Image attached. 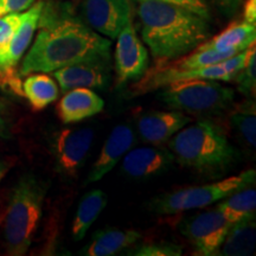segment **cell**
Segmentation results:
<instances>
[{"instance_id":"obj_1","label":"cell","mask_w":256,"mask_h":256,"mask_svg":"<svg viewBox=\"0 0 256 256\" xmlns=\"http://www.w3.org/2000/svg\"><path fill=\"white\" fill-rule=\"evenodd\" d=\"M38 34L25 55L19 78L52 72L62 66L100 56H110L112 42L101 36L74 12L69 2H44Z\"/></svg>"},{"instance_id":"obj_2","label":"cell","mask_w":256,"mask_h":256,"mask_svg":"<svg viewBox=\"0 0 256 256\" xmlns=\"http://www.w3.org/2000/svg\"><path fill=\"white\" fill-rule=\"evenodd\" d=\"M144 43L156 64L168 63L194 51L209 40V20L180 6L136 0Z\"/></svg>"},{"instance_id":"obj_3","label":"cell","mask_w":256,"mask_h":256,"mask_svg":"<svg viewBox=\"0 0 256 256\" xmlns=\"http://www.w3.org/2000/svg\"><path fill=\"white\" fill-rule=\"evenodd\" d=\"M168 142L179 165L200 172L222 171L236 158L224 130L209 120L185 126Z\"/></svg>"},{"instance_id":"obj_4","label":"cell","mask_w":256,"mask_h":256,"mask_svg":"<svg viewBox=\"0 0 256 256\" xmlns=\"http://www.w3.org/2000/svg\"><path fill=\"white\" fill-rule=\"evenodd\" d=\"M48 185L32 174H24L12 188L4 222L8 255H25L40 226Z\"/></svg>"},{"instance_id":"obj_5","label":"cell","mask_w":256,"mask_h":256,"mask_svg":"<svg viewBox=\"0 0 256 256\" xmlns=\"http://www.w3.org/2000/svg\"><path fill=\"white\" fill-rule=\"evenodd\" d=\"M159 100L174 110L197 115L223 113L234 104L235 92L215 80H191L162 88Z\"/></svg>"},{"instance_id":"obj_6","label":"cell","mask_w":256,"mask_h":256,"mask_svg":"<svg viewBox=\"0 0 256 256\" xmlns=\"http://www.w3.org/2000/svg\"><path fill=\"white\" fill-rule=\"evenodd\" d=\"M255 183V170H248L241 174L222 179L212 184L174 190L153 198L148 209L156 215H177L184 211L200 209L215 204L232 192Z\"/></svg>"},{"instance_id":"obj_7","label":"cell","mask_w":256,"mask_h":256,"mask_svg":"<svg viewBox=\"0 0 256 256\" xmlns=\"http://www.w3.org/2000/svg\"><path fill=\"white\" fill-rule=\"evenodd\" d=\"M249 49L238 55L226 58L212 66L197 69H174L168 63L156 64L154 68L147 69L145 75L133 86L130 92L133 95H142L146 92L158 90L170 84L191 80H215V81L232 82L234 78L246 66Z\"/></svg>"},{"instance_id":"obj_8","label":"cell","mask_w":256,"mask_h":256,"mask_svg":"<svg viewBox=\"0 0 256 256\" xmlns=\"http://www.w3.org/2000/svg\"><path fill=\"white\" fill-rule=\"evenodd\" d=\"M44 2H34L24 12L20 24L6 46L0 51V87L11 89L14 94L23 95L17 66L26 52L38 28Z\"/></svg>"},{"instance_id":"obj_9","label":"cell","mask_w":256,"mask_h":256,"mask_svg":"<svg viewBox=\"0 0 256 256\" xmlns=\"http://www.w3.org/2000/svg\"><path fill=\"white\" fill-rule=\"evenodd\" d=\"M232 224L215 206L182 220L179 232L190 242L198 255L212 256L218 255Z\"/></svg>"},{"instance_id":"obj_10","label":"cell","mask_w":256,"mask_h":256,"mask_svg":"<svg viewBox=\"0 0 256 256\" xmlns=\"http://www.w3.org/2000/svg\"><path fill=\"white\" fill-rule=\"evenodd\" d=\"M94 130L90 127L64 128L52 139V154L60 174L75 178L90 152Z\"/></svg>"},{"instance_id":"obj_11","label":"cell","mask_w":256,"mask_h":256,"mask_svg":"<svg viewBox=\"0 0 256 256\" xmlns=\"http://www.w3.org/2000/svg\"><path fill=\"white\" fill-rule=\"evenodd\" d=\"M114 57L115 86L121 87L128 81H138L148 69V51L136 36L130 18L119 34Z\"/></svg>"},{"instance_id":"obj_12","label":"cell","mask_w":256,"mask_h":256,"mask_svg":"<svg viewBox=\"0 0 256 256\" xmlns=\"http://www.w3.org/2000/svg\"><path fill=\"white\" fill-rule=\"evenodd\" d=\"M80 17L101 36L116 40L132 18L130 0H80Z\"/></svg>"},{"instance_id":"obj_13","label":"cell","mask_w":256,"mask_h":256,"mask_svg":"<svg viewBox=\"0 0 256 256\" xmlns=\"http://www.w3.org/2000/svg\"><path fill=\"white\" fill-rule=\"evenodd\" d=\"M110 56L83 60L52 72L63 92L75 88L106 89L110 82Z\"/></svg>"},{"instance_id":"obj_14","label":"cell","mask_w":256,"mask_h":256,"mask_svg":"<svg viewBox=\"0 0 256 256\" xmlns=\"http://www.w3.org/2000/svg\"><path fill=\"white\" fill-rule=\"evenodd\" d=\"M192 121L180 110H148L136 116V130L144 142L164 145Z\"/></svg>"},{"instance_id":"obj_15","label":"cell","mask_w":256,"mask_h":256,"mask_svg":"<svg viewBox=\"0 0 256 256\" xmlns=\"http://www.w3.org/2000/svg\"><path fill=\"white\" fill-rule=\"evenodd\" d=\"M174 162V153L170 150L154 145L138 147L124 154L121 170L128 178L145 180L165 174Z\"/></svg>"},{"instance_id":"obj_16","label":"cell","mask_w":256,"mask_h":256,"mask_svg":"<svg viewBox=\"0 0 256 256\" xmlns=\"http://www.w3.org/2000/svg\"><path fill=\"white\" fill-rule=\"evenodd\" d=\"M136 142V134L130 124H120L115 126L102 146L98 159L92 164L86 184L96 183L110 174L124 154L133 148Z\"/></svg>"},{"instance_id":"obj_17","label":"cell","mask_w":256,"mask_h":256,"mask_svg":"<svg viewBox=\"0 0 256 256\" xmlns=\"http://www.w3.org/2000/svg\"><path fill=\"white\" fill-rule=\"evenodd\" d=\"M104 101L88 88H75L66 92L57 104L56 112L63 124H75L101 113Z\"/></svg>"},{"instance_id":"obj_18","label":"cell","mask_w":256,"mask_h":256,"mask_svg":"<svg viewBox=\"0 0 256 256\" xmlns=\"http://www.w3.org/2000/svg\"><path fill=\"white\" fill-rule=\"evenodd\" d=\"M256 28L255 25L247 22H236L229 25L226 30L217 34L211 40H206L196 49L212 50L220 52L238 49L240 51L247 50L248 48L255 46Z\"/></svg>"},{"instance_id":"obj_19","label":"cell","mask_w":256,"mask_h":256,"mask_svg":"<svg viewBox=\"0 0 256 256\" xmlns=\"http://www.w3.org/2000/svg\"><path fill=\"white\" fill-rule=\"evenodd\" d=\"M108 204V196L100 188L87 192L80 200L78 210L72 224V238L81 241Z\"/></svg>"},{"instance_id":"obj_20","label":"cell","mask_w":256,"mask_h":256,"mask_svg":"<svg viewBox=\"0 0 256 256\" xmlns=\"http://www.w3.org/2000/svg\"><path fill=\"white\" fill-rule=\"evenodd\" d=\"M256 244L255 217L232 223L220 246L218 255L248 256L254 252Z\"/></svg>"},{"instance_id":"obj_21","label":"cell","mask_w":256,"mask_h":256,"mask_svg":"<svg viewBox=\"0 0 256 256\" xmlns=\"http://www.w3.org/2000/svg\"><path fill=\"white\" fill-rule=\"evenodd\" d=\"M23 96L34 110H42L58 98L60 89L52 78L44 74H30L22 84Z\"/></svg>"},{"instance_id":"obj_22","label":"cell","mask_w":256,"mask_h":256,"mask_svg":"<svg viewBox=\"0 0 256 256\" xmlns=\"http://www.w3.org/2000/svg\"><path fill=\"white\" fill-rule=\"evenodd\" d=\"M217 203V209L232 223L255 217L256 190L252 185H247Z\"/></svg>"},{"instance_id":"obj_23","label":"cell","mask_w":256,"mask_h":256,"mask_svg":"<svg viewBox=\"0 0 256 256\" xmlns=\"http://www.w3.org/2000/svg\"><path fill=\"white\" fill-rule=\"evenodd\" d=\"M232 126L249 147L256 146V106L254 98L234 106L229 116Z\"/></svg>"},{"instance_id":"obj_24","label":"cell","mask_w":256,"mask_h":256,"mask_svg":"<svg viewBox=\"0 0 256 256\" xmlns=\"http://www.w3.org/2000/svg\"><path fill=\"white\" fill-rule=\"evenodd\" d=\"M142 232L134 229L106 228L98 230L92 235V240L110 252V256L126 250L142 240Z\"/></svg>"},{"instance_id":"obj_25","label":"cell","mask_w":256,"mask_h":256,"mask_svg":"<svg viewBox=\"0 0 256 256\" xmlns=\"http://www.w3.org/2000/svg\"><path fill=\"white\" fill-rule=\"evenodd\" d=\"M238 90L249 98H254L256 89V54L255 46H250L246 66L240 70L232 80Z\"/></svg>"},{"instance_id":"obj_26","label":"cell","mask_w":256,"mask_h":256,"mask_svg":"<svg viewBox=\"0 0 256 256\" xmlns=\"http://www.w3.org/2000/svg\"><path fill=\"white\" fill-rule=\"evenodd\" d=\"M183 248L168 242L144 243L136 247L128 248L126 255L130 256H180Z\"/></svg>"},{"instance_id":"obj_27","label":"cell","mask_w":256,"mask_h":256,"mask_svg":"<svg viewBox=\"0 0 256 256\" xmlns=\"http://www.w3.org/2000/svg\"><path fill=\"white\" fill-rule=\"evenodd\" d=\"M24 12L22 14H12L0 17V51H2L14 36L17 30L22 19H23Z\"/></svg>"},{"instance_id":"obj_28","label":"cell","mask_w":256,"mask_h":256,"mask_svg":"<svg viewBox=\"0 0 256 256\" xmlns=\"http://www.w3.org/2000/svg\"><path fill=\"white\" fill-rule=\"evenodd\" d=\"M156 2L180 6V8L190 10V11L194 12V14L202 16V17L208 19V20L211 19L210 8L206 0H156Z\"/></svg>"},{"instance_id":"obj_29","label":"cell","mask_w":256,"mask_h":256,"mask_svg":"<svg viewBox=\"0 0 256 256\" xmlns=\"http://www.w3.org/2000/svg\"><path fill=\"white\" fill-rule=\"evenodd\" d=\"M36 2L37 0H0V17L25 12Z\"/></svg>"},{"instance_id":"obj_30","label":"cell","mask_w":256,"mask_h":256,"mask_svg":"<svg viewBox=\"0 0 256 256\" xmlns=\"http://www.w3.org/2000/svg\"><path fill=\"white\" fill-rule=\"evenodd\" d=\"M211 2L226 18L234 17L243 5V0H211Z\"/></svg>"},{"instance_id":"obj_31","label":"cell","mask_w":256,"mask_h":256,"mask_svg":"<svg viewBox=\"0 0 256 256\" xmlns=\"http://www.w3.org/2000/svg\"><path fill=\"white\" fill-rule=\"evenodd\" d=\"M12 136V120L8 110L0 102V140H8Z\"/></svg>"},{"instance_id":"obj_32","label":"cell","mask_w":256,"mask_h":256,"mask_svg":"<svg viewBox=\"0 0 256 256\" xmlns=\"http://www.w3.org/2000/svg\"><path fill=\"white\" fill-rule=\"evenodd\" d=\"M81 254L86 256H110V252L94 240L82 249Z\"/></svg>"},{"instance_id":"obj_33","label":"cell","mask_w":256,"mask_h":256,"mask_svg":"<svg viewBox=\"0 0 256 256\" xmlns=\"http://www.w3.org/2000/svg\"><path fill=\"white\" fill-rule=\"evenodd\" d=\"M243 6V20L249 24L256 23V0H247Z\"/></svg>"},{"instance_id":"obj_34","label":"cell","mask_w":256,"mask_h":256,"mask_svg":"<svg viewBox=\"0 0 256 256\" xmlns=\"http://www.w3.org/2000/svg\"><path fill=\"white\" fill-rule=\"evenodd\" d=\"M14 164V159L12 158H2L0 156V182L8 174V172L12 168Z\"/></svg>"}]
</instances>
